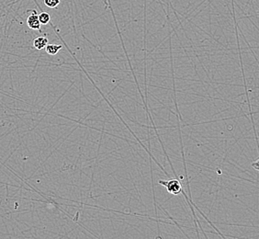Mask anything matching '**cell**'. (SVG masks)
Instances as JSON below:
<instances>
[{
    "label": "cell",
    "mask_w": 259,
    "mask_h": 239,
    "mask_svg": "<svg viewBox=\"0 0 259 239\" xmlns=\"http://www.w3.org/2000/svg\"><path fill=\"white\" fill-rule=\"evenodd\" d=\"M30 11H31V14L27 19V24L31 30H40L41 24H40L36 10H30Z\"/></svg>",
    "instance_id": "7a4b0ae2"
},
{
    "label": "cell",
    "mask_w": 259,
    "mask_h": 239,
    "mask_svg": "<svg viewBox=\"0 0 259 239\" xmlns=\"http://www.w3.org/2000/svg\"><path fill=\"white\" fill-rule=\"evenodd\" d=\"M45 49L48 55H55L62 49V45H47Z\"/></svg>",
    "instance_id": "277c9868"
},
{
    "label": "cell",
    "mask_w": 259,
    "mask_h": 239,
    "mask_svg": "<svg viewBox=\"0 0 259 239\" xmlns=\"http://www.w3.org/2000/svg\"><path fill=\"white\" fill-rule=\"evenodd\" d=\"M48 45V39L44 36L40 37H37L34 41H33V46L37 50H42L46 47V45Z\"/></svg>",
    "instance_id": "3957f363"
},
{
    "label": "cell",
    "mask_w": 259,
    "mask_h": 239,
    "mask_svg": "<svg viewBox=\"0 0 259 239\" xmlns=\"http://www.w3.org/2000/svg\"><path fill=\"white\" fill-rule=\"evenodd\" d=\"M44 3L46 7L50 9H55L60 4V0H44Z\"/></svg>",
    "instance_id": "8992f818"
},
{
    "label": "cell",
    "mask_w": 259,
    "mask_h": 239,
    "mask_svg": "<svg viewBox=\"0 0 259 239\" xmlns=\"http://www.w3.org/2000/svg\"><path fill=\"white\" fill-rule=\"evenodd\" d=\"M159 184L165 187L167 191L172 195H179L182 191V186L179 179H169L167 181L159 180Z\"/></svg>",
    "instance_id": "6da1fadb"
},
{
    "label": "cell",
    "mask_w": 259,
    "mask_h": 239,
    "mask_svg": "<svg viewBox=\"0 0 259 239\" xmlns=\"http://www.w3.org/2000/svg\"><path fill=\"white\" fill-rule=\"evenodd\" d=\"M38 18H39V20H40V24L46 25V24H48L50 22L51 16L47 12H41L40 15H38Z\"/></svg>",
    "instance_id": "5b68a950"
},
{
    "label": "cell",
    "mask_w": 259,
    "mask_h": 239,
    "mask_svg": "<svg viewBox=\"0 0 259 239\" xmlns=\"http://www.w3.org/2000/svg\"><path fill=\"white\" fill-rule=\"evenodd\" d=\"M252 167H253V168H254L255 170H258V161L256 160V161H255L254 163H253V164H252Z\"/></svg>",
    "instance_id": "52a82bcc"
}]
</instances>
